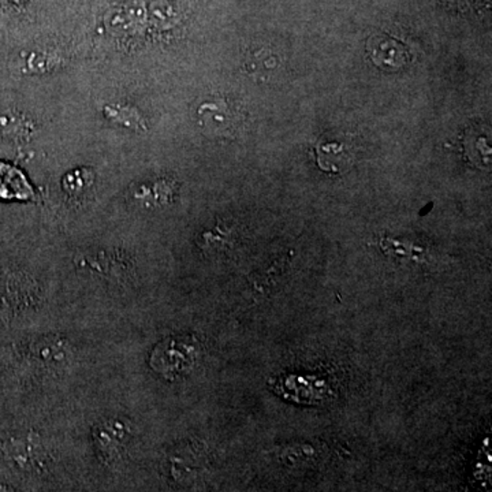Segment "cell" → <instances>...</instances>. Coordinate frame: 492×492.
Wrapping results in <instances>:
<instances>
[{"label": "cell", "instance_id": "1", "mask_svg": "<svg viewBox=\"0 0 492 492\" xmlns=\"http://www.w3.org/2000/svg\"><path fill=\"white\" fill-rule=\"evenodd\" d=\"M199 349L190 338L172 336L153 347L149 365L156 374L167 380H177L193 369Z\"/></svg>", "mask_w": 492, "mask_h": 492}, {"label": "cell", "instance_id": "2", "mask_svg": "<svg viewBox=\"0 0 492 492\" xmlns=\"http://www.w3.org/2000/svg\"><path fill=\"white\" fill-rule=\"evenodd\" d=\"M2 451L5 459L22 470H35L46 461L43 443L35 435H15L3 440Z\"/></svg>", "mask_w": 492, "mask_h": 492}, {"label": "cell", "instance_id": "3", "mask_svg": "<svg viewBox=\"0 0 492 492\" xmlns=\"http://www.w3.org/2000/svg\"><path fill=\"white\" fill-rule=\"evenodd\" d=\"M96 447L106 461L119 458L130 440V426L122 418H106L93 429Z\"/></svg>", "mask_w": 492, "mask_h": 492}, {"label": "cell", "instance_id": "4", "mask_svg": "<svg viewBox=\"0 0 492 492\" xmlns=\"http://www.w3.org/2000/svg\"><path fill=\"white\" fill-rule=\"evenodd\" d=\"M169 473L179 483L196 480L207 467V454L196 445L180 446L169 456Z\"/></svg>", "mask_w": 492, "mask_h": 492}, {"label": "cell", "instance_id": "5", "mask_svg": "<svg viewBox=\"0 0 492 492\" xmlns=\"http://www.w3.org/2000/svg\"><path fill=\"white\" fill-rule=\"evenodd\" d=\"M37 301L35 282L25 275L13 272L0 273V303L5 308H26Z\"/></svg>", "mask_w": 492, "mask_h": 492}, {"label": "cell", "instance_id": "6", "mask_svg": "<svg viewBox=\"0 0 492 492\" xmlns=\"http://www.w3.org/2000/svg\"><path fill=\"white\" fill-rule=\"evenodd\" d=\"M368 52L380 67L398 68L409 59L404 44L388 36H374L368 41Z\"/></svg>", "mask_w": 492, "mask_h": 492}, {"label": "cell", "instance_id": "7", "mask_svg": "<svg viewBox=\"0 0 492 492\" xmlns=\"http://www.w3.org/2000/svg\"><path fill=\"white\" fill-rule=\"evenodd\" d=\"M200 122L205 130L226 136L237 125V114L226 101L215 100L202 104L199 109Z\"/></svg>", "mask_w": 492, "mask_h": 492}, {"label": "cell", "instance_id": "8", "mask_svg": "<svg viewBox=\"0 0 492 492\" xmlns=\"http://www.w3.org/2000/svg\"><path fill=\"white\" fill-rule=\"evenodd\" d=\"M35 357L44 368L60 369L71 360V349L67 342L60 338H44L36 344Z\"/></svg>", "mask_w": 492, "mask_h": 492}, {"label": "cell", "instance_id": "9", "mask_svg": "<svg viewBox=\"0 0 492 492\" xmlns=\"http://www.w3.org/2000/svg\"><path fill=\"white\" fill-rule=\"evenodd\" d=\"M317 458L316 448L312 445H289L278 451V459L287 467H301Z\"/></svg>", "mask_w": 492, "mask_h": 492}, {"label": "cell", "instance_id": "10", "mask_svg": "<svg viewBox=\"0 0 492 492\" xmlns=\"http://www.w3.org/2000/svg\"><path fill=\"white\" fill-rule=\"evenodd\" d=\"M29 133V122L24 118L16 114H10V112L0 114V137L2 138H24Z\"/></svg>", "mask_w": 492, "mask_h": 492}, {"label": "cell", "instance_id": "11", "mask_svg": "<svg viewBox=\"0 0 492 492\" xmlns=\"http://www.w3.org/2000/svg\"><path fill=\"white\" fill-rule=\"evenodd\" d=\"M0 492H13L11 491L8 487L3 486V484H0Z\"/></svg>", "mask_w": 492, "mask_h": 492}]
</instances>
